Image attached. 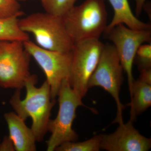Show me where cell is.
I'll return each instance as SVG.
<instances>
[{"label": "cell", "instance_id": "6da1fadb", "mask_svg": "<svg viewBox=\"0 0 151 151\" xmlns=\"http://www.w3.org/2000/svg\"><path fill=\"white\" fill-rule=\"evenodd\" d=\"M37 82V76L31 74L25 83L26 94L24 99H21V90L16 89L9 103L23 120L32 119L31 129L37 142H41L47 133V125L55 100L51 98L50 87L46 80L39 87L36 86Z\"/></svg>", "mask_w": 151, "mask_h": 151}, {"label": "cell", "instance_id": "7a4b0ae2", "mask_svg": "<svg viewBox=\"0 0 151 151\" xmlns=\"http://www.w3.org/2000/svg\"><path fill=\"white\" fill-rule=\"evenodd\" d=\"M20 28L31 34L39 46L52 51H72L74 43L68 33L62 16L47 12L30 14L19 19Z\"/></svg>", "mask_w": 151, "mask_h": 151}, {"label": "cell", "instance_id": "3957f363", "mask_svg": "<svg viewBox=\"0 0 151 151\" xmlns=\"http://www.w3.org/2000/svg\"><path fill=\"white\" fill-rule=\"evenodd\" d=\"M105 0H86L73 6L62 16L65 28L73 43L99 39L108 24Z\"/></svg>", "mask_w": 151, "mask_h": 151}, {"label": "cell", "instance_id": "277c9868", "mask_svg": "<svg viewBox=\"0 0 151 151\" xmlns=\"http://www.w3.org/2000/svg\"><path fill=\"white\" fill-rule=\"evenodd\" d=\"M58 96L59 110L57 116L54 119H50L47 125V132L51 134L46 141L47 151L55 150L63 143L78 140V135L72 128L76 110L80 106L90 108L83 104L82 98L72 89L67 79L62 81Z\"/></svg>", "mask_w": 151, "mask_h": 151}, {"label": "cell", "instance_id": "5b68a950", "mask_svg": "<svg viewBox=\"0 0 151 151\" xmlns=\"http://www.w3.org/2000/svg\"><path fill=\"white\" fill-rule=\"evenodd\" d=\"M123 66L114 45L104 44L99 62L88 81V89L100 86L108 92L116 102L117 113L114 123L124 122L123 111L125 106L120 100L121 86L124 81Z\"/></svg>", "mask_w": 151, "mask_h": 151}, {"label": "cell", "instance_id": "8992f818", "mask_svg": "<svg viewBox=\"0 0 151 151\" xmlns=\"http://www.w3.org/2000/svg\"><path fill=\"white\" fill-rule=\"evenodd\" d=\"M31 56L23 42L0 41V87L21 90L30 76Z\"/></svg>", "mask_w": 151, "mask_h": 151}, {"label": "cell", "instance_id": "52a82bcc", "mask_svg": "<svg viewBox=\"0 0 151 151\" xmlns=\"http://www.w3.org/2000/svg\"><path fill=\"white\" fill-rule=\"evenodd\" d=\"M99 39H91L74 43L68 82L79 97L88 91V83L97 67L104 47Z\"/></svg>", "mask_w": 151, "mask_h": 151}, {"label": "cell", "instance_id": "ba28073f", "mask_svg": "<svg viewBox=\"0 0 151 151\" xmlns=\"http://www.w3.org/2000/svg\"><path fill=\"white\" fill-rule=\"evenodd\" d=\"M26 50L43 70L50 87L52 100L58 96L62 81L68 79L72 59V51L63 52L40 47L28 40L23 42Z\"/></svg>", "mask_w": 151, "mask_h": 151}, {"label": "cell", "instance_id": "9c48e42d", "mask_svg": "<svg viewBox=\"0 0 151 151\" xmlns=\"http://www.w3.org/2000/svg\"><path fill=\"white\" fill-rule=\"evenodd\" d=\"M105 33L113 43L124 70L127 73L130 95L134 79L133 63L138 48L145 42H150L151 30H136L119 24Z\"/></svg>", "mask_w": 151, "mask_h": 151}, {"label": "cell", "instance_id": "30bf717a", "mask_svg": "<svg viewBox=\"0 0 151 151\" xmlns=\"http://www.w3.org/2000/svg\"><path fill=\"white\" fill-rule=\"evenodd\" d=\"M130 120L119 124L116 132L102 134L101 149L108 151H147L151 148L150 139L140 134Z\"/></svg>", "mask_w": 151, "mask_h": 151}, {"label": "cell", "instance_id": "8fae6325", "mask_svg": "<svg viewBox=\"0 0 151 151\" xmlns=\"http://www.w3.org/2000/svg\"><path fill=\"white\" fill-rule=\"evenodd\" d=\"M9 131V137L17 151H36V139L31 128L26 125L25 121L15 112L6 113L4 115Z\"/></svg>", "mask_w": 151, "mask_h": 151}, {"label": "cell", "instance_id": "7c38bea8", "mask_svg": "<svg viewBox=\"0 0 151 151\" xmlns=\"http://www.w3.org/2000/svg\"><path fill=\"white\" fill-rule=\"evenodd\" d=\"M113 8L114 16L107 25L105 32L119 24H124L127 27L136 30H151L150 24L139 20L133 14L128 0H108Z\"/></svg>", "mask_w": 151, "mask_h": 151}, {"label": "cell", "instance_id": "4fadbf2b", "mask_svg": "<svg viewBox=\"0 0 151 151\" xmlns=\"http://www.w3.org/2000/svg\"><path fill=\"white\" fill-rule=\"evenodd\" d=\"M130 120L135 121L138 115L145 112L151 105V84L139 78L134 81L130 95Z\"/></svg>", "mask_w": 151, "mask_h": 151}, {"label": "cell", "instance_id": "5bb4252c", "mask_svg": "<svg viewBox=\"0 0 151 151\" xmlns=\"http://www.w3.org/2000/svg\"><path fill=\"white\" fill-rule=\"evenodd\" d=\"M19 18H0V41L18 40L24 42L29 40L27 33L20 28Z\"/></svg>", "mask_w": 151, "mask_h": 151}, {"label": "cell", "instance_id": "9a60e30c", "mask_svg": "<svg viewBox=\"0 0 151 151\" xmlns=\"http://www.w3.org/2000/svg\"><path fill=\"white\" fill-rule=\"evenodd\" d=\"M102 134L96 135L82 142H68L55 149L57 151H99L101 149Z\"/></svg>", "mask_w": 151, "mask_h": 151}, {"label": "cell", "instance_id": "2e32d148", "mask_svg": "<svg viewBox=\"0 0 151 151\" xmlns=\"http://www.w3.org/2000/svg\"><path fill=\"white\" fill-rule=\"evenodd\" d=\"M76 1L77 0H44L42 3L47 12L63 16L75 6Z\"/></svg>", "mask_w": 151, "mask_h": 151}, {"label": "cell", "instance_id": "e0dca14e", "mask_svg": "<svg viewBox=\"0 0 151 151\" xmlns=\"http://www.w3.org/2000/svg\"><path fill=\"white\" fill-rule=\"evenodd\" d=\"M23 14L19 2L14 0H0V18H19Z\"/></svg>", "mask_w": 151, "mask_h": 151}, {"label": "cell", "instance_id": "ac0fdd59", "mask_svg": "<svg viewBox=\"0 0 151 151\" xmlns=\"http://www.w3.org/2000/svg\"><path fill=\"white\" fill-rule=\"evenodd\" d=\"M139 69L151 67V44L142 45L136 53Z\"/></svg>", "mask_w": 151, "mask_h": 151}, {"label": "cell", "instance_id": "d6986e66", "mask_svg": "<svg viewBox=\"0 0 151 151\" xmlns=\"http://www.w3.org/2000/svg\"><path fill=\"white\" fill-rule=\"evenodd\" d=\"M14 147L9 137L6 136L1 143H0V151H14Z\"/></svg>", "mask_w": 151, "mask_h": 151}, {"label": "cell", "instance_id": "ffe728a7", "mask_svg": "<svg viewBox=\"0 0 151 151\" xmlns=\"http://www.w3.org/2000/svg\"><path fill=\"white\" fill-rule=\"evenodd\" d=\"M139 78L142 81L151 84V67L144 68L139 69Z\"/></svg>", "mask_w": 151, "mask_h": 151}, {"label": "cell", "instance_id": "44dd1931", "mask_svg": "<svg viewBox=\"0 0 151 151\" xmlns=\"http://www.w3.org/2000/svg\"><path fill=\"white\" fill-rule=\"evenodd\" d=\"M146 0H135L136 2V10L137 15L139 16L143 8L145 6V3Z\"/></svg>", "mask_w": 151, "mask_h": 151}, {"label": "cell", "instance_id": "7402d4cb", "mask_svg": "<svg viewBox=\"0 0 151 151\" xmlns=\"http://www.w3.org/2000/svg\"><path fill=\"white\" fill-rule=\"evenodd\" d=\"M14 1H17L19 2L20 1H25L26 0H14Z\"/></svg>", "mask_w": 151, "mask_h": 151}, {"label": "cell", "instance_id": "603a6c76", "mask_svg": "<svg viewBox=\"0 0 151 151\" xmlns=\"http://www.w3.org/2000/svg\"><path fill=\"white\" fill-rule=\"evenodd\" d=\"M40 1H41V2H42L43 1H44V0H40Z\"/></svg>", "mask_w": 151, "mask_h": 151}]
</instances>
